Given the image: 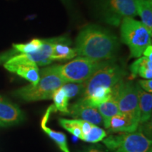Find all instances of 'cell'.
<instances>
[{"mask_svg": "<svg viewBox=\"0 0 152 152\" xmlns=\"http://www.w3.org/2000/svg\"><path fill=\"white\" fill-rule=\"evenodd\" d=\"M75 45L77 56L96 61L113 59L119 49L116 36L96 25L83 28L76 37Z\"/></svg>", "mask_w": 152, "mask_h": 152, "instance_id": "cell-1", "label": "cell"}, {"mask_svg": "<svg viewBox=\"0 0 152 152\" xmlns=\"http://www.w3.org/2000/svg\"><path fill=\"white\" fill-rule=\"evenodd\" d=\"M66 83L55 65L47 66L39 71V80L37 85L23 87L15 91L14 94L26 102L52 99L54 91Z\"/></svg>", "mask_w": 152, "mask_h": 152, "instance_id": "cell-2", "label": "cell"}, {"mask_svg": "<svg viewBox=\"0 0 152 152\" xmlns=\"http://www.w3.org/2000/svg\"><path fill=\"white\" fill-rule=\"evenodd\" d=\"M121 26V41L130 49V58H140L151 45V34L142 22L132 18L123 19Z\"/></svg>", "mask_w": 152, "mask_h": 152, "instance_id": "cell-3", "label": "cell"}, {"mask_svg": "<svg viewBox=\"0 0 152 152\" xmlns=\"http://www.w3.org/2000/svg\"><path fill=\"white\" fill-rule=\"evenodd\" d=\"M127 75L125 68L113 59L106 61L93 75L83 83V90L80 98L89 96L99 87L113 88Z\"/></svg>", "mask_w": 152, "mask_h": 152, "instance_id": "cell-4", "label": "cell"}, {"mask_svg": "<svg viewBox=\"0 0 152 152\" xmlns=\"http://www.w3.org/2000/svg\"><path fill=\"white\" fill-rule=\"evenodd\" d=\"M106 61L93 60L84 56H77L64 65H55V67L66 83H83Z\"/></svg>", "mask_w": 152, "mask_h": 152, "instance_id": "cell-5", "label": "cell"}, {"mask_svg": "<svg viewBox=\"0 0 152 152\" xmlns=\"http://www.w3.org/2000/svg\"><path fill=\"white\" fill-rule=\"evenodd\" d=\"M112 98L116 102L120 113L140 120L137 92L132 81L123 79L113 87Z\"/></svg>", "mask_w": 152, "mask_h": 152, "instance_id": "cell-6", "label": "cell"}, {"mask_svg": "<svg viewBox=\"0 0 152 152\" xmlns=\"http://www.w3.org/2000/svg\"><path fill=\"white\" fill-rule=\"evenodd\" d=\"M104 20L118 26L125 18H134L137 14L134 0H104L102 6Z\"/></svg>", "mask_w": 152, "mask_h": 152, "instance_id": "cell-7", "label": "cell"}, {"mask_svg": "<svg viewBox=\"0 0 152 152\" xmlns=\"http://www.w3.org/2000/svg\"><path fill=\"white\" fill-rule=\"evenodd\" d=\"M59 37V36H58ZM58 37L44 39V44L41 49L35 52L19 54L11 57L7 61L9 62H32L38 66H48L53 62L51 59L53 46L58 39Z\"/></svg>", "mask_w": 152, "mask_h": 152, "instance_id": "cell-8", "label": "cell"}, {"mask_svg": "<svg viewBox=\"0 0 152 152\" xmlns=\"http://www.w3.org/2000/svg\"><path fill=\"white\" fill-rule=\"evenodd\" d=\"M151 141L143 132L123 133V137L114 152H149Z\"/></svg>", "mask_w": 152, "mask_h": 152, "instance_id": "cell-9", "label": "cell"}, {"mask_svg": "<svg viewBox=\"0 0 152 152\" xmlns=\"http://www.w3.org/2000/svg\"><path fill=\"white\" fill-rule=\"evenodd\" d=\"M24 120V113L18 105L0 95V127L18 125Z\"/></svg>", "mask_w": 152, "mask_h": 152, "instance_id": "cell-10", "label": "cell"}, {"mask_svg": "<svg viewBox=\"0 0 152 152\" xmlns=\"http://www.w3.org/2000/svg\"><path fill=\"white\" fill-rule=\"evenodd\" d=\"M66 115L75 119L83 120L98 126L104 125L103 120L96 108L85 105L78 101L68 106V112L66 113Z\"/></svg>", "mask_w": 152, "mask_h": 152, "instance_id": "cell-11", "label": "cell"}, {"mask_svg": "<svg viewBox=\"0 0 152 152\" xmlns=\"http://www.w3.org/2000/svg\"><path fill=\"white\" fill-rule=\"evenodd\" d=\"M4 66L7 71L17 74L28 80L30 85H37L39 80V69L35 63L6 61Z\"/></svg>", "mask_w": 152, "mask_h": 152, "instance_id": "cell-12", "label": "cell"}, {"mask_svg": "<svg viewBox=\"0 0 152 152\" xmlns=\"http://www.w3.org/2000/svg\"><path fill=\"white\" fill-rule=\"evenodd\" d=\"M140 122L130 115L119 113L112 117L107 130L113 133H130L137 130Z\"/></svg>", "mask_w": 152, "mask_h": 152, "instance_id": "cell-13", "label": "cell"}, {"mask_svg": "<svg viewBox=\"0 0 152 152\" xmlns=\"http://www.w3.org/2000/svg\"><path fill=\"white\" fill-rule=\"evenodd\" d=\"M54 111H56L54 105H51L47 109L46 112L44 114L41 120L40 124L42 130L46 133L49 138L52 139L53 141L57 144L58 149L62 152H71L68 149L67 138H66V134L61 132H58V131L52 130L47 126V124L48 123L51 113Z\"/></svg>", "mask_w": 152, "mask_h": 152, "instance_id": "cell-14", "label": "cell"}, {"mask_svg": "<svg viewBox=\"0 0 152 152\" xmlns=\"http://www.w3.org/2000/svg\"><path fill=\"white\" fill-rule=\"evenodd\" d=\"M71 40L66 35L59 36L52 48L51 59L54 61H67L77 56L75 48H72Z\"/></svg>", "mask_w": 152, "mask_h": 152, "instance_id": "cell-15", "label": "cell"}, {"mask_svg": "<svg viewBox=\"0 0 152 152\" xmlns=\"http://www.w3.org/2000/svg\"><path fill=\"white\" fill-rule=\"evenodd\" d=\"M136 85V90L138 96L139 114H140V124L147 123L151 119L152 114V95L147 92L139 86Z\"/></svg>", "mask_w": 152, "mask_h": 152, "instance_id": "cell-16", "label": "cell"}, {"mask_svg": "<svg viewBox=\"0 0 152 152\" xmlns=\"http://www.w3.org/2000/svg\"><path fill=\"white\" fill-rule=\"evenodd\" d=\"M152 59L146 56H141L130 66L131 76L136 77L137 75L145 79L152 77Z\"/></svg>", "mask_w": 152, "mask_h": 152, "instance_id": "cell-17", "label": "cell"}, {"mask_svg": "<svg viewBox=\"0 0 152 152\" xmlns=\"http://www.w3.org/2000/svg\"><path fill=\"white\" fill-rule=\"evenodd\" d=\"M137 14L152 35V0H134Z\"/></svg>", "mask_w": 152, "mask_h": 152, "instance_id": "cell-18", "label": "cell"}, {"mask_svg": "<svg viewBox=\"0 0 152 152\" xmlns=\"http://www.w3.org/2000/svg\"><path fill=\"white\" fill-rule=\"evenodd\" d=\"M96 109L102 118L104 126L105 127L106 129L109 128L110 121L112 117L120 113L116 102L112 97L109 100L100 104L96 107Z\"/></svg>", "mask_w": 152, "mask_h": 152, "instance_id": "cell-19", "label": "cell"}, {"mask_svg": "<svg viewBox=\"0 0 152 152\" xmlns=\"http://www.w3.org/2000/svg\"><path fill=\"white\" fill-rule=\"evenodd\" d=\"M52 99L54 102V106L56 111H58L64 115H66L68 112V106H69L68 102L70 99L68 97L67 94L62 87L54 91L52 96Z\"/></svg>", "mask_w": 152, "mask_h": 152, "instance_id": "cell-20", "label": "cell"}, {"mask_svg": "<svg viewBox=\"0 0 152 152\" xmlns=\"http://www.w3.org/2000/svg\"><path fill=\"white\" fill-rule=\"evenodd\" d=\"M44 44V39L35 38L26 43L13 44V48L16 51L18 54L35 52L41 49Z\"/></svg>", "mask_w": 152, "mask_h": 152, "instance_id": "cell-21", "label": "cell"}, {"mask_svg": "<svg viewBox=\"0 0 152 152\" xmlns=\"http://www.w3.org/2000/svg\"><path fill=\"white\" fill-rule=\"evenodd\" d=\"M59 125L68 132L71 133L76 137L83 140V134L82 132L78 119H58Z\"/></svg>", "mask_w": 152, "mask_h": 152, "instance_id": "cell-22", "label": "cell"}, {"mask_svg": "<svg viewBox=\"0 0 152 152\" xmlns=\"http://www.w3.org/2000/svg\"><path fill=\"white\" fill-rule=\"evenodd\" d=\"M107 134L104 129L101 128L98 125L93 124L89 132L83 137V141L90 143H96L104 140Z\"/></svg>", "mask_w": 152, "mask_h": 152, "instance_id": "cell-23", "label": "cell"}, {"mask_svg": "<svg viewBox=\"0 0 152 152\" xmlns=\"http://www.w3.org/2000/svg\"><path fill=\"white\" fill-rule=\"evenodd\" d=\"M61 87L66 92L68 97L71 99L77 95L81 94L83 90V83H67Z\"/></svg>", "mask_w": 152, "mask_h": 152, "instance_id": "cell-24", "label": "cell"}, {"mask_svg": "<svg viewBox=\"0 0 152 152\" xmlns=\"http://www.w3.org/2000/svg\"><path fill=\"white\" fill-rule=\"evenodd\" d=\"M138 85L145 92L151 93L152 92V80L151 79L140 80L138 81Z\"/></svg>", "mask_w": 152, "mask_h": 152, "instance_id": "cell-25", "label": "cell"}, {"mask_svg": "<svg viewBox=\"0 0 152 152\" xmlns=\"http://www.w3.org/2000/svg\"><path fill=\"white\" fill-rule=\"evenodd\" d=\"M79 123L80 125L82 132H83V137H84L85 134H87L89 132V131L90 130L93 124L90 122H87V121H83V120H79Z\"/></svg>", "mask_w": 152, "mask_h": 152, "instance_id": "cell-26", "label": "cell"}, {"mask_svg": "<svg viewBox=\"0 0 152 152\" xmlns=\"http://www.w3.org/2000/svg\"><path fill=\"white\" fill-rule=\"evenodd\" d=\"M81 152H104L99 148L94 147V146H90V147H85Z\"/></svg>", "mask_w": 152, "mask_h": 152, "instance_id": "cell-27", "label": "cell"}, {"mask_svg": "<svg viewBox=\"0 0 152 152\" xmlns=\"http://www.w3.org/2000/svg\"><path fill=\"white\" fill-rule=\"evenodd\" d=\"M144 56L147 57L149 59H152V47L151 45H149L147 49L144 50L143 54Z\"/></svg>", "mask_w": 152, "mask_h": 152, "instance_id": "cell-28", "label": "cell"}, {"mask_svg": "<svg viewBox=\"0 0 152 152\" xmlns=\"http://www.w3.org/2000/svg\"><path fill=\"white\" fill-rule=\"evenodd\" d=\"M149 152H151V150H150V151H149Z\"/></svg>", "mask_w": 152, "mask_h": 152, "instance_id": "cell-29", "label": "cell"}]
</instances>
